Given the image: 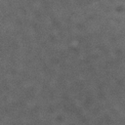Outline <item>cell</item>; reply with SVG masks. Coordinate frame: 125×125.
<instances>
[]
</instances>
